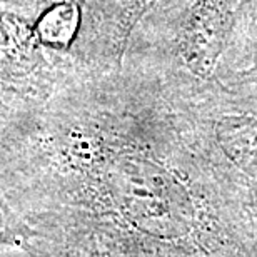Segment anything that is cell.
<instances>
[{"mask_svg": "<svg viewBox=\"0 0 257 257\" xmlns=\"http://www.w3.org/2000/svg\"><path fill=\"white\" fill-rule=\"evenodd\" d=\"M257 57V0H240L232 42L220 72L235 70Z\"/></svg>", "mask_w": 257, "mask_h": 257, "instance_id": "cell-4", "label": "cell"}, {"mask_svg": "<svg viewBox=\"0 0 257 257\" xmlns=\"http://www.w3.org/2000/svg\"><path fill=\"white\" fill-rule=\"evenodd\" d=\"M239 4L157 0L134 30L124 64L171 79L214 80L232 42Z\"/></svg>", "mask_w": 257, "mask_h": 257, "instance_id": "cell-1", "label": "cell"}, {"mask_svg": "<svg viewBox=\"0 0 257 257\" xmlns=\"http://www.w3.org/2000/svg\"><path fill=\"white\" fill-rule=\"evenodd\" d=\"M0 105H4V100H2V92H0ZM5 107V105H4Z\"/></svg>", "mask_w": 257, "mask_h": 257, "instance_id": "cell-6", "label": "cell"}, {"mask_svg": "<svg viewBox=\"0 0 257 257\" xmlns=\"http://www.w3.org/2000/svg\"><path fill=\"white\" fill-rule=\"evenodd\" d=\"M157 0H84V17L70 64L89 72L120 70L127 45Z\"/></svg>", "mask_w": 257, "mask_h": 257, "instance_id": "cell-3", "label": "cell"}, {"mask_svg": "<svg viewBox=\"0 0 257 257\" xmlns=\"http://www.w3.org/2000/svg\"><path fill=\"white\" fill-rule=\"evenodd\" d=\"M215 79L227 80V82H239V84H242V82H257V57L254 60H250L247 65L240 67V69L220 72Z\"/></svg>", "mask_w": 257, "mask_h": 257, "instance_id": "cell-5", "label": "cell"}, {"mask_svg": "<svg viewBox=\"0 0 257 257\" xmlns=\"http://www.w3.org/2000/svg\"><path fill=\"white\" fill-rule=\"evenodd\" d=\"M70 69L55 62L44 49L29 9L20 0H0V92L4 105L25 109L44 104Z\"/></svg>", "mask_w": 257, "mask_h": 257, "instance_id": "cell-2", "label": "cell"}]
</instances>
